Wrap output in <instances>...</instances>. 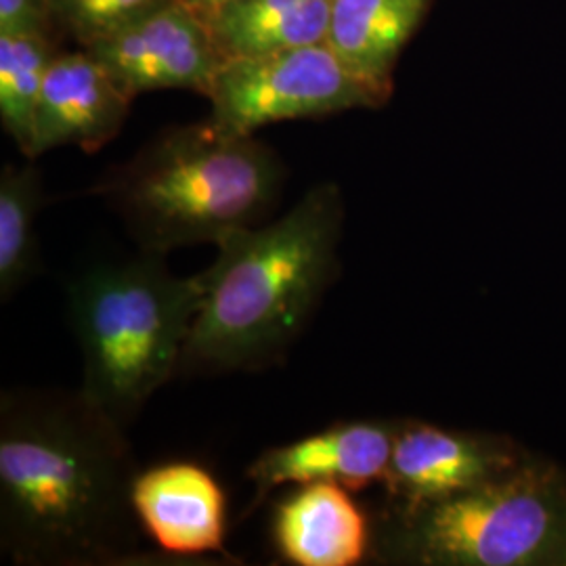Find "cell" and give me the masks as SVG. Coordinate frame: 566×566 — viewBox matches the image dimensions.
I'll list each match as a JSON object with an SVG mask.
<instances>
[{"label": "cell", "mask_w": 566, "mask_h": 566, "mask_svg": "<svg viewBox=\"0 0 566 566\" xmlns=\"http://www.w3.org/2000/svg\"><path fill=\"white\" fill-rule=\"evenodd\" d=\"M369 556L385 565L566 566V474L523 460L441 502L388 506Z\"/></svg>", "instance_id": "5"}, {"label": "cell", "mask_w": 566, "mask_h": 566, "mask_svg": "<svg viewBox=\"0 0 566 566\" xmlns=\"http://www.w3.org/2000/svg\"><path fill=\"white\" fill-rule=\"evenodd\" d=\"M343 231V191L322 182L280 219L217 243L179 376L252 374L282 364L338 277Z\"/></svg>", "instance_id": "2"}, {"label": "cell", "mask_w": 566, "mask_h": 566, "mask_svg": "<svg viewBox=\"0 0 566 566\" xmlns=\"http://www.w3.org/2000/svg\"><path fill=\"white\" fill-rule=\"evenodd\" d=\"M371 528L350 491L338 483L294 486L275 507L273 546L296 566H355L371 552Z\"/></svg>", "instance_id": "12"}, {"label": "cell", "mask_w": 566, "mask_h": 566, "mask_svg": "<svg viewBox=\"0 0 566 566\" xmlns=\"http://www.w3.org/2000/svg\"><path fill=\"white\" fill-rule=\"evenodd\" d=\"M185 2L187 7H191L193 11H198L200 15H208V13H212L214 9H219V7H223L227 2H231V0H181Z\"/></svg>", "instance_id": "19"}, {"label": "cell", "mask_w": 566, "mask_h": 566, "mask_svg": "<svg viewBox=\"0 0 566 566\" xmlns=\"http://www.w3.org/2000/svg\"><path fill=\"white\" fill-rule=\"evenodd\" d=\"M53 21V0H0V36L49 34Z\"/></svg>", "instance_id": "18"}, {"label": "cell", "mask_w": 566, "mask_h": 566, "mask_svg": "<svg viewBox=\"0 0 566 566\" xmlns=\"http://www.w3.org/2000/svg\"><path fill=\"white\" fill-rule=\"evenodd\" d=\"M133 500L147 537L166 554H224L227 497L202 465L168 462L142 470Z\"/></svg>", "instance_id": "11"}, {"label": "cell", "mask_w": 566, "mask_h": 566, "mask_svg": "<svg viewBox=\"0 0 566 566\" xmlns=\"http://www.w3.org/2000/svg\"><path fill=\"white\" fill-rule=\"evenodd\" d=\"M175 0H53L55 20L84 49L149 18Z\"/></svg>", "instance_id": "17"}, {"label": "cell", "mask_w": 566, "mask_h": 566, "mask_svg": "<svg viewBox=\"0 0 566 566\" xmlns=\"http://www.w3.org/2000/svg\"><path fill=\"white\" fill-rule=\"evenodd\" d=\"M210 120L235 135L277 122L304 120L359 107H380L390 95L359 78L327 42L229 57L210 82Z\"/></svg>", "instance_id": "6"}, {"label": "cell", "mask_w": 566, "mask_h": 566, "mask_svg": "<svg viewBox=\"0 0 566 566\" xmlns=\"http://www.w3.org/2000/svg\"><path fill=\"white\" fill-rule=\"evenodd\" d=\"M329 18L332 0H231L203 15L224 60L319 44Z\"/></svg>", "instance_id": "14"}, {"label": "cell", "mask_w": 566, "mask_h": 566, "mask_svg": "<svg viewBox=\"0 0 566 566\" xmlns=\"http://www.w3.org/2000/svg\"><path fill=\"white\" fill-rule=\"evenodd\" d=\"M86 51L102 61L133 97L164 88H189L206 95L224 61L208 21L181 0Z\"/></svg>", "instance_id": "7"}, {"label": "cell", "mask_w": 566, "mask_h": 566, "mask_svg": "<svg viewBox=\"0 0 566 566\" xmlns=\"http://www.w3.org/2000/svg\"><path fill=\"white\" fill-rule=\"evenodd\" d=\"M133 99L91 51L57 55L42 86L30 160L65 145L102 149L120 133Z\"/></svg>", "instance_id": "10"}, {"label": "cell", "mask_w": 566, "mask_h": 566, "mask_svg": "<svg viewBox=\"0 0 566 566\" xmlns=\"http://www.w3.org/2000/svg\"><path fill=\"white\" fill-rule=\"evenodd\" d=\"M285 168L254 135H235L214 122L158 133L95 187L120 217L139 250L168 254L217 243L266 223L280 202Z\"/></svg>", "instance_id": "3"}, {"label": "cell", "mask_w": 566, "mask_h": 566, "mask_svg": "<svg viewBox=\"0 0 566 566\" xmlns=\"http://www.w3.org/2000/svg\"><path fill=\"white\" fill-rule=\"evenodd\" d=\"M399 422H340L287 446L271 447L248 465L250 510L285 485L338 483L361 491L385 483Z\"/></svg>", "instance_id": "9"}, {"label": "cell", "mask_w": 566, "mask_h": 566, "mask_svg": "<svg viewBox=\"0 0 566 566\" xmlns=\"http://www.w3.org/2000/svg\"><path fill=\"white\" fill-rule=\"evenodd\" d=\"M523 460L506 439L405 420L386 474L388 506L418 507L485 485Z\"/></svg>", "instance_id": "8"}, {"label": "cell", "mask_w": 566, "mask_h": 566, "mask_svg": "<svg viewBox=\"0 0 566 566\" xmlns=\"http://www.w3.org/2000/svg\"><path fill=\"white\" fill-rule=\"evenodd\" d=\"M41 175L34 166L4 164L0 172V301L9 303L41 271L34 223L41 212Z\"/></svg>", "instance_id": "15"}, {"label": "cell", "mask_w": 566, "mask_h": 566, "mask_svg": "<svg viewBox=\"0 0 566 566\" xmlns=\"http://www.w3.org/2000/svg\"><path fill=\"white\" fill-rule=\"evenodd\" d=\"M55 57L49 34L0 36V122L25 158L32 151L42 86Z\"/></svg>", "instance_id": "16"}, {"label": "cell", "mask_w": 566, "mask_h": 566, "mask_svg": "<svg viewBox=\"0 0 566 566\" xmlns=\"http://www.w3.org/2000/svg\"><path fill=\"white\" fill-rule=\"evenodd\" d=\"M139 465L118 424L81 388L0 392V549L18 566L142 563Z\"/></svg>", "instance_id": "1"}, {"label": "cell", "mask_w": 566, "mask_h": 566, "mask_svg": "<svg viewBox=\"0 0 566 566\" xmlns=\"http://www.w3.org/2000/svg\"><path fill=\"white\" fill-rule=\"evenodd\" d=\"M430 0H332L325 42L365 82L392 93V70Z\"/></svg>", "instance_id": "13"}, {"label": "cell", "mask_w": 566, "mask_h": 566, "mask_svg": "<svg viewBox=\"0 0 566 566\" xmlns=\"http://www.w3.org/2000/svg\"><path fill=\"white\" fill-rule=\"evenodd\" d=\"M202 292V273L181 277L166 254L139 248L133 256L91 264L67 283L81 390L118 424H133L179 376Z\"/></svg>", "instance_id": "4"}]
</instances>
